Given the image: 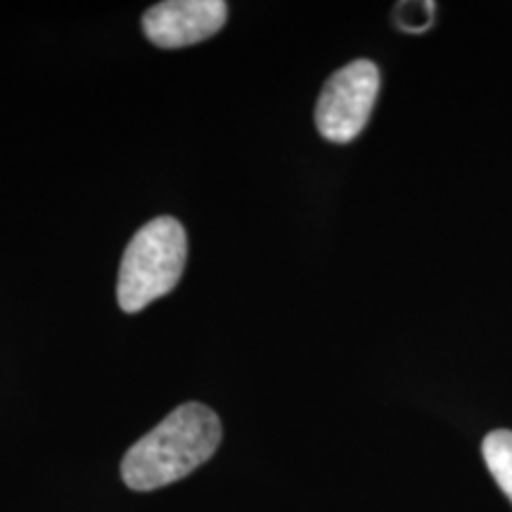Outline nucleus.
Here are the masks:
<instances>
[{
	"instance_id": "7ed1b4c3",
	"label": "nucleus",
	"mask_w": 512,
	"mask_h": 512,
	"mask_svg": "<svg viewBox=\"0 0 512 512\" xmlns=\"http://www.w3.org/2000/svg\"><path fill=\"white\" fill-rule=\"evenodd\" d=\"M380 93V69L370 60L349 62L325 81L316 102L318 133L330 143H351L368 124Z\"/></svg>"
},
{
	"instance_id": "20e7f679",
	"label": "nucleus",
	"mask_w": 512,
	"mask_h": 512,
	"mask_svg": "<svg viewBox=\"0 0 512 512\" xmlns=\"http://www.w3.org/2000/svg\"><path fill=\"white\" fill-rule=\"evenodd\" d=\"M226 19L223 0H166L145 12L143 31L159 48H185L219 34Z\"/></svg>"
},
{
	"instance_id": "39448f33",
	"label": "nucleus",
	"mask_w": 512,
	"mask_h": 512,
	"mask_svg": "<svg viewBox=\"0 0 512 512\" xmlns=\"http://www.w3.org/2000/svg\"><path fill=\"white\" fill-rule=\"evenodd\" d=\"M482 453L491 477L496 479V484L501 486V491L512 503V432L496 430L486 434Z\"/></svg>"
},
{
	"instance_id": "f03ea898",
	"label": "nucleus",
	"mask_w": 512,
	"mask_h": 512,
	"mask_svg": "<svg viewBox=\"0 0 512 512\" xmlns=\"http://www.w3.org/2000/svg\"><path fill=\"white\" fill-rule=\"evenodd\" d=\"M188 256L185 228L174 216L145 223L128 242L119 268L117 299L121 311L138 313L169 294L181 280Z\"/></svg>"
},
{
	"instance_id": "f257e3e1",
	"label": "nucleus",
	"mask_w": 512,
	"mask_h": 512,
	"mask_svg": "<svg viewBox=\"0 0 512 512\" xmlns=\"http://www.w3.org/2000/svg\"><path fill=\"white\" fill-rule=\"evenodd\" d=\"M219 415L204 403H183L121 460V477L133 491H155L188 477L221 444Z\"/></svg>"
}]
</instances>
